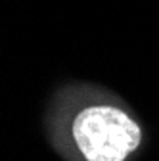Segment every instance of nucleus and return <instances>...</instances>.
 Here are the masks:
<instances>
[{
	"label": "nucleus",
	"instance_id": "nucleus-1",
	"mask_svg": "<svg viewBox=\"0 0 159 161\" xmlns=\"http://www.w3.org/2000/svg\"><path fill=\"white\" fill-rule=\"evenodd\" d=\"M73 138L86 161H125L142 140L134 121L113 106H92L73 121Z\"/></svg>",
	"mask_w": 159,
	"mask_h": 161
}]
</instances>
